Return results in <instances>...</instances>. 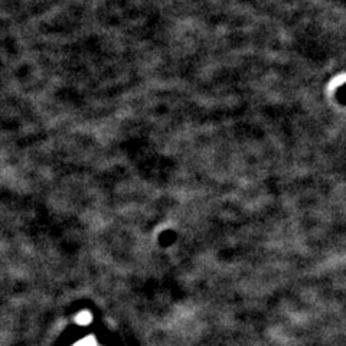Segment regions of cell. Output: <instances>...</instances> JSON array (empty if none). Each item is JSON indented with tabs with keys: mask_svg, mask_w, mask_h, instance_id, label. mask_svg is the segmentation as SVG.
<instances>
[{
	"mask_svg": "<svg viewBox=\"0 0 346 346\" xmlns=\"http://www.w3.org/2000/svg\"><path fill=\"white\" fill-rule=\"evenodd\" d=\"M76 346H94V340L91 338H86L82 342H80Z\"/></svg>",
	"mask_w": 346,
	"mask_h": 346,
	"instance_id": "cell-2",
	"label": "cell"
},
{
	"mask_svg": "<svg viewBox=\"0 0 346 346\" xmlns=\"http://www.w3.org/2000/svg\"><path fill=\"white\" fill-rule=\"evenodd\" d=\"M90 320H91V316H90L88 312H82V313L76 318V322H78L80 324H88V322Z\"/></svg>",
	"mask_w": 346,
	"mask_h": 346,
	"instance_id": "cell-1",
	"label": "cell"
}]
</instances>
